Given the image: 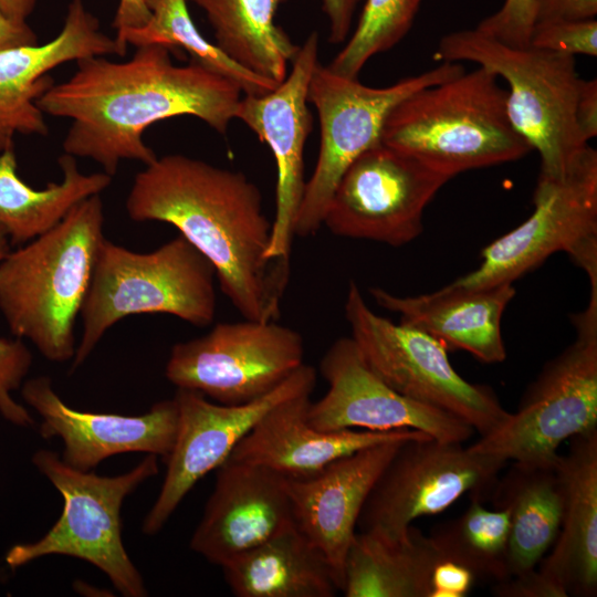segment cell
<instances>
[{
	"mask_svg": "<svg viewBox=\"0 0 597 597\" xmlns=\"http://www.w3.org/2000/svg\"><path fill=\"white\" fill-rule=\"evenodd\" d=\"M169 50L137 46L125 62L88 56L76 61L69 80L50 86L36 104L43 114L72 119L64 153L90 158L113 176L122 160L146 166L157 158L143 134L159 121L188 115L226 134L235 118L241 87L195 60L176 65Z\"/></svg>",
	"mask_w": 597,
	"mask_h": 597,
	"instance_id": "6da1fadb",
	"label": "cell"
},
{
	"mask_svg": "<svg viewBox=\"0 0 597 597\" xmlns=\"http://www.w3.org/2000/svg\"><path fill=\"white\" fill-rule=\"evenodd\" d=\"M125 207L134 221L175 227L212 264L244 318L277 321L290 256L268 258L272 222L243 172L180 154L157 157L136 174Z\"/></svg>",
	"mask_w": 597,
	"mask_h": 597,
	"instance_id": "7a4b0ae2",
	"label": "cell"
},
{
	"mask_svg": "<svg viewBox=\"0 0 597 597\" xmlns=\"http://www.w3.org/2000/svg\"><path fill=\"white\" fill-rule=\"evenodd\" d=\"M104 220L101 195L91 196L0 260V312L14 337L51 362L74 357V325L105 239Z\"/></svg>",
	"mask_w": 597,
	"mask_h": 597,
	"instance_id": "3957f363",
	"label": "cell"
},
{
	"mask_svg": "<svg viewBox=\"0 0 597 597\" xmlns=\"http://www.w3.org/2000/svg\"><path fill=\"white\" fill-rule=\"evenodd\" d=\"M499 78L478 66L413 92L388 115L381 143L451 178L524 157L532 149L510 122Z\"/></svg>",
	"mask_w": 597,
	"mask_h": 597,
	"instance_id": "277c9868",
	"label": "cell"
},
{
	"mask_svg": "<svg viewBox=\"0 0 597 597\" xmlns=\"http://www.w3.org/2000/svg\"><path fill=\"white\" fill-rule=\"evenodd\" d=\"M212 264L181 234L150 252L103 240L80 316L82 335L72 370L104 334L135 314L163 313L197 326L213 322L217 307Z\"/></svg>",
	"mask_w": 597,
	"mask_h": 597,
	"instance_id": "5b68a950",
	"label": "cell"
},
{
	"mask_svg": "<svg viewBox=\"0 0 597 597\" xmlns=\"http://www.w3.org/2000/svg\"><path fill=\"white\" fill-rule=\"evenodd\" d=\"M433 57L472 62L505 81L510 122L538 153L541 176L563 177L589 146L575 121L582 81L575 56L532 45L512 46L475 28L442 36Z\"/></svg>",
	"mask_w": 597,
	"mask_h": 597,
	"instance_id": "8992f818",
	"label": "cell"
},
{
	"mask_svg": "<svg viewBox=\"0 0 597 597\" xmlns=\"http://www.w3.org/2000/svg\"><path fill=\"white\" fill-rule=\"evenodd\" d=\"M157 458L147 454L124 474L101 476L69 467L51 450H38L32 463L62 494L63 511L43 537L13 545L6 563L18 568L46 555L76 557L105 573L123 596H147L143 577L123 544L121 509L127 495L158 473Z\"/></svg>",
	"mask_w": 597,
	"mask_h": 597,
	"instance_id": "52a82bcc",
	"label": "cell"
},
{
	"mask_svg": "<svg viewBox=\"0 0 597 597\" xmlns=\"http://www.w3.org/2000/svg\"><path fill=\"white\" fill-rule=\"evenodd\" d=\"M576 339L546 363L515 412L469 448L533 464H555L559 446L597 430V295L574 315Z\"/></svg>",
	"mask_w": 597,
	"mask_h": 597,
	"instance_id": "ba28073f",
	"label": "cell"
},
{
	"mask_svg": "<svg viewBox=\"0 0 597 597\" xmlns=\"http://www.w3.org/2000/svg\"><path fill=\"white\" fill-rule=\"evenodd\" d=\"M344 310L350 338L366 364L400 395L461 419L480 437L510 416L491 388L457 373L446 345L415 326L376 314L354 281Z\"/></svg>",
	"mask_w": 597,
	"mask_h": 597,
	"instance_id": "9c48e42d",
	"label": "cell"
},
{
	"mask_svg": "<svg viewBox=\"0 0 597 597\" xmlns=\"http://www.w3.org/2000/svg\"><path fill=\"white\" fill-rule=\"evenodd\" d=\"M464 71L460 63L441 62L417 75L384 87L367 86L358 77L341 75L318 63L307 100L316 108L321 127L318 158L305 184L294 234L314 235L322 227L334 190L348 166L381 143L385 122L404 98Z\"/></svg>",
	"mask_w": 597,
	"mask_h": 597,
	"instance_id": "30bf717a",
	"label": "cell"
},
{
	"mask_svg": "<svg viewBox=\"0 0 597 597\" xmlns=\"http://www.w3.org/2000/svg\"><path fill=\"white\" fill-rule=\"evenodd\" d=\"M534 210L481 252V263L455 280L469 287L513 283L555 252H566L597 291V151L588 146L561 178L538 175Z\"/></svg>",
	"mask_w": 597,
	"mask_h": 597,
	"instance_id": "8fae6325",
	"label": "cell"
},
{
	"mask_svg": "<svg viewBox=\"0 0 597 597\" xmlns=\"http://www.w3.org/2000/svg\"><path fill=\"white\" fill-rule=\"evenodd\" d=\"M505 463L460 442L431 437L407 440L377 478L357 527L359 532L401 537L416 519L438 514L462 495L484 502Z\"/></svg>",
	"mask_w": 597,
	"mask_h": 597,
	"instance_id": "7c38bea8",
	"label": "cell"
},
{
	"mask_svg": "<svg viewBox=\"0 0 597 597\" xmlns=\"http://www.w3.org/2000/svg\"><path fill=\"white\" fill-rule=\"evenodd\" d=\"M304 358L298 332L276 321L218 323L206 335L172 346L165 368L177 388L223 405L255 400L280 386Z\"/></svg>",
	"mask_w": 597,
	"mask_h": 597,
	"instance_id": "4fadbf2b",
	"label": "cell"
},
{
	"mask_svg": "<svg viewBox=\"0 0 597 597\" xmlns=\"http://www.w3.org/2000/svg\"><path fill=\"white\" fill-rule=\"evenodd\" d=\"M450 179L420 159L380 143L345 170L323 226L342 238L405 245L422 232L426 207Z\"/></svg>",
	"mask_w": 597,
	"mask_h": 597,
	"instance_id": "5bb4252c",
	"label": "cell"
},
{
	"mask_svg": "<svg viewBox=\"0 0 597 597\" xmlns=\"http://www.w3.org/2000/svg\"><path fill=\"white\" fill-rule=\"evenodd\" d=\"M315 384L316 370L303 364L269 394L241 405L214 404L201 392L178 388L174 397L179 412L177 437L143 532L158 533L195 484L220 467L271 408L287 398L312 394Z\"/></svg>",
	"mask_w": 597,
	"mask_h": 597,
	"instance_id": "9a60e30c",
	"label": "cell"
},
{
	"mask_svg": "<svg viewBox=\"0 0 597 597\" xmlns=\"http://www.w3.org/2000/svg\"><path fill=\"white\" fill-rule=\"evenodd\" d=\"M320 370L327 392L310 402L307 421L321 431L415 429L444 442L463 443L475 432L461 419L409 399L383 381L366 364L350 337L335 341Z\"/></svg>",
	"mask_w": 597,
	"mask_h": 597,
	"instance_id": "2e32d148",
	"label": "cell"
},
{
	"mask_svg": "<svg viewBox=\"0 0 597 597\" xmlns=\"http://www.w3.org/2000/svg\"><path fill=\"white\" fill-rule=\"evenodd\" d=\"M320 36L308 34L285 78L273 90L241 97L235 118L243 122L274 156L277 179L275 216L268 258L291 256L296 214L305 189L304 147L312 129L308 85L318 61Z\"/></svg>",
	"mask_w": 597,
	"mask_h": 597,
	"instance_id": "e0dca14e",
	"label": "cell"
},
{
	"mask_svg": "<svg viewBox=\"0 0 597 597\" xmlns=\"http://www.w3.org/2000/svg\"><path fill=\"white\" fill-rule=\"evenodd\" d=\"M20 389L42 418L40 434L62 439L61 459L73 469L91 471L106 458L126 452L155 454L165 462L174 448L179 422L175 398L153 405L144 415L124 416L71 408L46 376L25 380Z\"/></svg>",
	"mask_w": 597,
	"mask_h": 597,
	"instance_id": "ac0fdd59",
	"label": "cell"
},
{
	"mask_svg": "<svg viewBox=\"0 0 597 597\" xmlns=\"http://www.w3.org/2000/svg\"><path fill=\"white\" fill-rule=\"evenodd\" d=\"M190 540V548L223 567L295 525L285 479L255 464L226 460Z\"/></svg>",
	"mask_w": 597,
	"mask_h": 597,
	"instance_id": "d6986e66",
	"label": "cell"
},
{
	"mask_svg": "<svg viewBox=\"0 0 597 597\" xmlns=\"http://www.w3.org/2000/svg\"><path fill=\"white\" fill-rule=\"evenodd\" d=\"M119 55L115 38L100 23L82 0H72L60 33L43 44L20 45L0 51V153L14 147L17 134H48L44 114L36 101L52 86L48 73L56 66L95 55Z\"/></svg>",
	"mask_w": 597,
	"mask_h": 597,
	"instance_id": "ffe728a7",
	"label": "cell"
},
{
	"mask_svg": "<svg viewBox=\"0 0 597 597\" xmlns=\"http://www.w3.org/2000/svg\"><path fill=\"white\" fill-rule=\"evenodd\" d=\"M405 441L362 449L333 461L307 479H285L295 525L327 558L339 591L346 554L363 505L377 478Z\"/></svg>",
	"mask_w": 597,
	"mask_h": 597,
	"instance_id": "44dd1931",
	"label": "cell"
},
{
	"mask_svg": "<svg viewBox=\"0 0 597 597\" xmlns=\"http://www.w3.org/2000/svg\"><path fill=\"white\" fill-rule=\"evenodd\" d=\"M310 397L308 392L301 394L271 408L228 459L266 468L284 479L301 480L362 449L389 441L430 437L415 429L321 431L307 421Z\"/></svg>",
	"mask_w": 597,
	"mask_h": 597,
	"instance_id": "7402d4cb",
	"label": "cell"
},
{
	"mask_svg": "<svg viewBox=\"0 0 597 597\" xmlns=\"http://www.w3.org/2000/svg\"><path fill=\"white\" fill-rule=\"evenodd\" d=\"M375 302L400 315V322L431 335L446 347L462 349L485 364L502 363L506 350L501 333L503 313L515 295L513 283L469 287L455 281L415 296L369 289Z\"/></svg>",
	"mask_w": 597,
	"mask_h": 597,
	"instance_id": "603a6c76",
	"label": "cell"
},
{
	"mask_svg": "<svg viewBox=\"0 0 597 597\" xmlns=\"http://www.w3.org/2000/svg\"><path fill=\"white\" fill-rule=\"evenodd\" d=\"M555 467L563 492L557 537L538 570L567 596L597 595V430L569 439Z\"/></svg>",
	"mask_w": 597,
	"mask_h": 597,
	"instance_id": "cb8c5ba5",
	"label": "cell"
},
{
	"mask_svg": "<svg viewBox=\"0 0 597 597\" xmlns=\"http://www.w3.org/2000/svg\"><path fill=\"white\" fill-rule=\"evenodd\" d=\"M221 568L237 597H333L339 591L327 558L296 525Z\"/></svg>",
	"mask_w": 597,
	"mask_h": 597,
	"instance_id": "d4e9b609",
	"label": "cell"
},
{
	"mask_svg": "<svg viewBox=\"0 0 597 597\" xmlns=\"http://www.w3.org/2000/svg\"><path fill=\"white\" fill-rule=\"evenodd\" d=\"M441 559L429 535L412 525L401 537L356 532L341 591L346 597H430L432 573Z\"/></svg>",
	"mask_w": 597,
	"mask_h": 597,
	"instance_id": "484cf974",
	"label": "cell"
},
{
	"mask_svg": "<svg viewBox=\"0 0 597 597\" xmlns=\"http://www.w3.org/2000/svg\"><path fill=\"white\" fill-rule=\"evenodd\" d=\"M491 496L494 509L509 514L510 577L536 568L561 526L563 492L555 464L514 461Z\"/></svg>",
	"mask_w": 597,
	"mask_h": 597,
	"instance_id": "4316f807",
	"label": "cell"
},
{
	"mask_svg": "<svg viewBox=\"0 0 597 597\" xmlns=\"http://www.w3.org/2000/svg\"><path fill=\"white\" fill-rule=\"evenodd\" d=\"M60 182L34 189L18 175L14 147L0 154V228L10 243L25 244L55 227L82 200L101 195L111 184L106 172L83 174L75 157L59 158Z\"/></svg>",
	"mask_w": 597,
	"mask_h": 597,
	"instance_id": "83f0119b",
	"label": "cell"
},
{
	"mask_svg": "<svg viewBox=\"0 0 597 597\" xmlns=\"http://www.w3.org/2000/svg\"><path fill=\"white\" fill-rule=\"evenodd\" d=\"M206 13L216 45L248 71L276 84L300 45L275 23L285 0H189Z\"/></svg>",
	"mask_w": 597,
	"mask_h": 597,
	"instance_id": "f1b7e54d",
	"label": "cell"
},
{
	"mask_svg": "<svg viewBox=\"0 0 597 597\" xmlns=\"http://www.w3.org/2000/svg\"><path fill=\"white\" fill-rule=\"evenodd\" d=\"M470 501L461 515L432 528L429 537L443 558L468 568L475 579L505 580L510 577L507 511Z\"/></svg>",
	"mask_w": 597,
	"mask_h": 597,
	"instance_id": "f546056e",
	"label": "cell"
},
{
	"mask_svg": "<svg viewBox=\"0 0 597 597\" xmlns=\"http://www.w3.org/2000/svg\"><path fill=\"white\" fill-rule=\"evenodd\" d=\"M188 0H155L151 19L140 28L126 31L123 45L159 44L181 48L192 60L234 81L245 95L270 92L277 84L237 64L216 43L202 36L187 8Z\"/></svg>",
	"mask_w": 597,
	"mask_h": 597,
	"instance_id": "4dcf8cb0",
	"label": "cell"
},
{
	"mask_svg": "<svg viewBox=\"0 0 597 597\" xmlns=\"http://www.w3.org/2000/svg\"><path fill=\"white\" fill-rule=\"evenodd\" d=\"M421 0H366L355 30L328 67L358 77L376 54L394 48L410 30Z\"/></svg>",
	"mask_w": 597,
	"mask_h": 597,
	"instance_id": "1f68e13d",
	"label": "cell"
},
{
	"mask_svg": "<svg viewBox=\"0 0 597 597\" xmlns=\"http://www.w3.org/2000/svg\"><path fill=\"white\" fill-rule=\"evenodd\" d=\"M9 238L0 228V260L10 251ZM32 365V355L22 339L0 337V415L19 427L34 425L25 407L12 392L20 389Z\"/></svg>",
	"mask_w": 597,
	"mask_h": 597,
	"instance_id": "d6a6232c",
	"label": "cell"
},
{
	"mask_svg": "<svg viewBox=\"0 0 597 597\" xmlns=\"http://www.w3.org/2000/svg\"><path fill=\"white\" fill-rule=\"evenodd\" d=\"M530 45L572 56L583 54L595 57L597 21L588 19L535 23Z\"/></svg>",
	"mask_w": 597,
	"mask_h": 597,
	"instance_id": "836d02e7",
	"label": "cell"
},
{
	"mask_svg": "<svg viewBox=\"0 0 597 597\" xmlns=\"http://www.w3.org/2000/svg\"><path fill=\"white\" fill-rule=\"evenodd\" d=\"M534 28V0H504L476 29L512 46H528Z\"/></svg>",
	"mask_w": 597,
	"mask_h": 597,
	"instance_id": "e575fe53",
	"label": "cell"
},
{
	"mask_svg": "<svg viewBox=\"0 0 597 597\" xmlns=\"http://www.w3.org/2000/svg\"><path fill=\"white\" fill-rule=\"evenodd\" d=\"M492 594L496 597H567L561 585L536 568L495 583Z\"/></svg>",
	"mask_w": 597,
	"mask_h": 597,
	"instance_id": "d590c367",
	"label": "cell"
},
{
	"mask_svg": "<svg viewBox=\"0 0 597 597\" xmlns=\"http://www.w3.org/2000/svg\"><path fill=\"white\" fill-rule=\"evenodd\" d=\"M474 580V576L468 568L443 558L433 569L430 597L467 596Z\"/></svg>",
	"mask_w": 597,
	"mask_h": 597,
	"instance_id": "8d00e7d4",
	"label": "cell"
},
{
	"mask_svg": "<svg viewBox=\"0 0 597 597\" xmlns=\"http://www.w3.org/2000/svg\"><path fill=\"white\" fill-rule=\"evenodd\" d=\"M597 14V0H534V24L549 21L588 20Z\"/></svg>",
	"mask_w": 597,
	"mask_h": 597,
	"instance_id": "74e56055",
	"label": "cell"
},
{
	"mask_svg": "<svg viewBox=\"0 0 597 597\" xmlns=\"http://www.w3.org/2000/svg\"><path fill=\"white\" fill-rule=\"evenodd\" d=\"M575 121L582 138L588 143L597 136V81H580L575 104Z\"/></svg>",
	"mask_w": 597,
	"mask_h": 597,
	"instance_id": "f35d334b",
	"label": "cell"
},
{
	"mask_svg": "<svg viewBox=\"0 0 597 597\" xmlns=\"http://www.w3.org/2000/svg\"><path fill=\"white\" fill-rule=\"evenodd\" d=\"M151 14L148 0H119L113 21V28L116 29L115 41L119 56H124L126 53V48L123 45L126 31L144 27L151 19Z\"/></svg>",
	"mask_w": 597,
	"mask_h": 597,
	"instance_id": "ab89813d",
	"label": "cell"
},
{
	"mask_svg": "<svg viewBox=\"0 0 597 597\" xmlns=\"http://www.w3.org/2000/svg\"><path fill=\"white\" fill-rule=\"evenodd\" d=\"M328 20V42L339 44L347 40L356 8L360 0H322Z\"/></svg>",
	"mask_w": 597,
	"mask_h": 597,
	"instance_id": "60d3db41",
	"label": "cell"
},
{
	"mask_svg": "<svg viewBox=\"0 0 597 597\" xmlns=\"http://www.w3.org/2000/svg\"><path fill=\"white\" fill-rule=\"evenodd\" d=\"M36 43V35L27 22L13 21L0 9V51Z\"/></svg>",
	"mask_w": 597,
	"mask_h": 597,
	"instance_id": "b9f144b4",
	"label": "cell"
},
{
	"mask_svg": "<svg viewBox=\"0 0 597 597\" xmlns=\"http://www.w3.org/2000/svg\"><path fill=\"white\" fill-rule=\"evenodd\" d=\"M35 3L36 0H0V9L11 20L25 22Z\"/></svg>",
	"mask_w": 597,
	"mask_h": 597,
	"instance_id": "7bdbcfd3",
	"label": "cell"
},
{
	"mask_svg": "<svg viewBox=\"0 0 597 597\" xmlns=\"http://www.w3.org/2000/svg\"><path fill=\"white\" fill-rule=\"evenodd\" d=\"M154 2V0H148V4L150 7V4Z\"/></svg>",
	"mask_w": 597,
	"mask_h": 597,
	"instance_id": "ee69618b",
	"label": "cell"
}]
</instances>
